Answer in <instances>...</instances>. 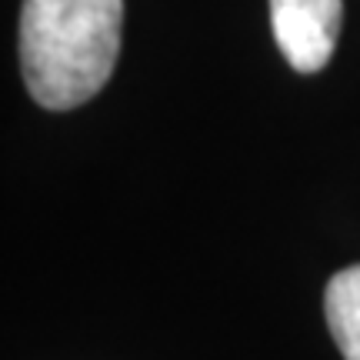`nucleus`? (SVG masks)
<instances>
[{
    "label": "nucleus",
    "mask_w": 360,
    "mask_h": 360,
    "mask_svg": "<svg viewBox=\"0 0 360 360\" xmlns=\"http://www.w3.org/2000/svg\"><path fill=\"white\" fill-rule=\"evenodd\" d=\"M124 0H24L20 70L47 110H74L97 97L120 57Z\"/></svg>",
    "instance_id": "1"
},
{
    "label": "nucleus",
    "mask_w": 360,
    "mask_h": 360,
    "mask_svg": "<svg viewBox=\"0 0 360 360\" xmlns=\"http://www.w3.org/2000/svg\"><path fill=\"white\" fill-rule=\"evenodd\" d=\"M340 0H270V27L283 60L297 74H317L334 57Z\"/></svg>",
    "instance_id": "2"
},
{
    "label": "nucleus",
    "mask_w": 360,
    "mask_h": 360,
    "mask_svg": "<svg viewBox=\"0 0 360 360\" xmlns=\"http://www.w3.org/2000/svg\"><path fill=\"white\" fill-rule=\"evenodd\" d=\"M323 314L344 360H360V264L337 270L327 281Z\"/></svg>",
    "instance_id": "3"
}]
</instances>
